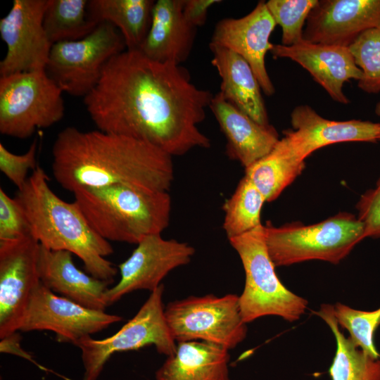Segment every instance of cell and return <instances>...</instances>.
I'll list each match as a JSON object with an SVG mask.
<instances>
[{"instance_id": "603a6c76", "label": "cell", "mask_w": 380, "mask_h": 380, "mask_svg": "<svg viewBox=\"0 0 380 380\" xmlns=\"http://www.w3.org/2000/svg\"><path fill=\"white\" fill-rule=\"evenodd\" d=\"M229 350L201 341L180 342L156 372V380H229Z\"/></svg>"}, {"instance_id": "cb8c5ba5", "label": "cell", "mask_w": 380, "mask_h": 380, "mask_svg": "<svg viewBox=\"0 0 380 380\" xmlns=\"http://www.w3.org/2000/svg\"><path fill=\"white\" fill-rule=\"evenodd\" d=\"M154 4L153 0H90L87 10L96 23L115 27L127 49L138 50L148 32Z\"/></svg>"}, {"instance_id": "52a82bcc", "label": "cell", "mask_w": 380, "mask_h": 380, "mask_svg": "<svg viewBox=\"0 0 380 380\" xmlns=\"http://www.w3.org/2000/svg\"><path fill=\"white\" fill-rule=\"evenodd\" d=\"M63 92L45 70L0 76V133L25 139L60 122Z\"/></svg>"}, {"instance_id": "8fae6325", "label": "cell", "mask_w": 380, "mask_h": 380, "mask_svg": "<svg viewBox=\"0 0 380 380\" xmlns=\"http://www.w3.org/2000/svg\"><path fill=\"white\" fill-rule=\"evenodd\" d=\"M122 319L120 316L77 304L40 282L32 291L18 331H51L58 341L75 345Z\"/></svg>"}, {"instance_id": "8992f818", "label": "cell", "mask_w": 380, "mask_h": 380, "mask_svg": "<svg viewBox=\"0 0 380 380\" xmlns=\"http://www.w3.org/2000/svg\"><path fill=\"white\" fill-rule=\"evenodd\" d=\"M229 241L245 272L243 291L239 296L241 317L249 323L261 317L278 316L290 322L305 313L308 302L289 291L279 280L268 253L264 225Z\"/></svg>"}, {"instance_id": "7c38bea8", "label": "cell", "mask_w": 380, "mask_h": 380, "mask_svg": "<svg viewBox=\"0 0 380 380\" xmlns=\"http://www.w3.org/2000/svg\"><path fill=\"white\" fill-rule=\"evenodd\" d=\"M40 243L29 236L0 241V338L18 331L30 296L41 282Z\"/></svg>"}, {"instance_id": "836d02e7", "label": "cell", "mask_w": 380, "mask_h": 380, "mask_svg": "<svg viewBox=\"0 0 380 380\" xmlns=\"http://www.w3.org/2000/svg\"><path fill=\"white\" fill-rule=\"evenodd\" d=\"M364 226L365 238L380 237V177L374 188L365 191L356 205Z\"/></svg>"}, {"instance_id": "1f68e13d", "label": "cell", "mask_w": 380, "mask_h": 380, "mask_svg": "<svg viewBox=\"0 0 380 380\" xmlns=\"http://www.w3.org/2000/svg\"><path fill=\"white\" fill-rule=\"evenodd\" d=\"M32 236L25 213L14 198L0 188V241L15 240Z\"/></svg>"}, {"instance_id": "484cf974", "label": "cell", "mask_w": 380, "mask_h": 380, "mask_svg": "<svg viewBox=\"0 0 380 380\" xmlns=\"http://www.w3.org/2000/svg\"><path fill=\"white\" fill-rule=\"evenodd\" d=\"M89 0H49L43 18L46 34L53 44L78 40L99 25L88 13Z\"/></svg>"}, {"instance_id": "30bf717a", "label": "cell", "mask_w": 380, "mask_h": 380, "mask_svg": "<svg viewBox=\"0 0 380 380\" xmlns=\"http://www.w3.org/2000/svg\"><path fill=\"white\" fill-rule=\"evenodd\" d=\"M163 291L164 286L160 284L151 292L134 317L113 335L99 340L90 336L75 344L81 350L84 368L82 380H96L115 353L138 350L151 345L167 356L175 353V340L165 315Z\"/></svg>"}, {"instance_id": "ac0fdd59", "label": "cell", "mask_w": 380, "mask_h": 380, "mask_svg": "<svg viewBox=\"0 0 380 380\" xmlns=\"http://www.w3.org/2000/svg\"><path fill=\"white\" fill-rule=\"evenodd\" d=\"M274 58H289L305 68L336 102L348 104L343 91L345 82L360 80L361 70L356 65L348 47L303 40L292 46L273 44Z\"/></svg>"}, {"instance_id": "7a4b0ae2", "label": "cell", "mask_w": 380, "mask_h": 380, "mask_svg": "<svg viewBox=\"0 0 380 380\" xmlns=\"http://www.w3.org/2000/svg\"><path fill=\"white\" fill-rule=\"evenodd\" d=\"M51 170L64 189L123 184L168 191L172 157L153 145L99 129L67 127L53 144Z\"/></svg>"}, {"instance_id": "4316f807", "label": "cell", "mask_w": 380, "mask_h": 380, "mask_svg": "<svg viewBox=\"0 0 380 380\" xmlns=\"http://www.w3.org/2000/svg\"><path fill=\"white\" fill-rule=\"evenodd\" d=\"M304 167L305 162L286 156L273 148L268 154L245 168V176L261 192L266 202H272L300 175Z\"/></svg>"}, {"instance_id": "ba28073f", "label": "cell", "mask_w": 380, "mask_h": 380, "mask_svg": "<svg viewBox=\"0 0 380 380\" xmlns=\"http://www.w3.org/2000/svg\"><path fill=\"white\" fill-rule=\"evenodd\" d=\"M126 49L120 31L109 23H100L84 38L53 44L45 70L63 92L84 97L110 60Z\"/></svg>"}, {"instance_id": "d590c367", "label": "cell", "mask_w": 380, "mask_h": 380, "mask_svg": "<svg viewBox=\"0 0 380 380\" xmlns=\"http://www.w3.org/2000/svg\"><path fill=\"white\" fill-rule=\"evenodd\" d=\"M375 113L377 115L380 116V102L376 105Z\"/></svg>"}, {"instance_id": "4fadbf2b", "label": "cell", "mask_w": 380, "mask_h": 380, "mask_svg": "<svg viewBox=\"0 0 380 380\" xmlns=\"http://www.w3.org/2000/svg\"><path fill=\"white\" fill-rule=\"evenodd\" d=\"M49 0H14L0 20V35L7 51L0 75L45 70L53 44L43 25Z\"/></svg>"}, {"instance_id": "e575fe53", "label": "cell", "mask_w": 380, "mask_h": 380, "mask_svg": "<svg viewBox=\"0 0 380 380\" xmlns=\"http://www.w3.org/2000/svg\"><path fill=\"white\" fill-rule=\"evenodd\" d=\"M220 0H184L183 13L186 20L195 27L205 24L208 10Z\"/></svg>"}, {"instance_id": "f1b7e54d", "label": "cell", "mask_w": 380, "mask_h": 380, "mask_svg": "<svg viewBox=\"0 0 380 380\" xmlns=\"http://www.w3.org/2000/svg\"><path fill=\"white\" fill-rule=\"evenodd\" d=\"M334 315L338 324L349 331V337L357 348L374 358H380L374 343V333L380 326V307L364 311L336 303Z\"/></svg>"}, {"instance_id": "4dcf8cb0", "label": "cell", "mask_w": 380, "mask_h": 380, "mask_svg": "<svg viewBox=\"0 0 380 380\" xmlns=\"http://www.w3.org/2000/svg\"><path fill=\"white\" fill-rule=\"evenodd\" d=\"M318 0H269L267 7L282 30L281 44L292 46L303 40V26Z\"/></svg>"}, {"instance_id": "f546056e", "label": "cell", "mask_w": 380, "mask_h": 380, "mask_svg": "<svg viewBox=\"0 0 380 380\" xmlns=\"http://www.w3.org/2000/svg\"><path fill=\"white\" fill-rule=\"evenodd\" d=\"M362 76L357 86L368 94L380 92V29L362 32L348 46Z\"/></svg>"}, {"instance_id": "2e32d148", "label": "cell", "mask_w": 380, "mask_h": 380, "mask_svg": "<svg viewBox=\"0 0 380 380\" xmlns=\"http://www.w3.org/2000/svg\"><path fill=\"white\" fill-rule=\"evenodd\" d=\"M276 25L266 2L260 1L242 18L218 21L210 42L229 49L246 61L267 96L275 92L265 66V56L273 46L270 38Z\"/></svg>"}, {"instance_id": "5b68a950", "label": "cell", "mask_w": 380, "mask_h": 380, "mask_svg": "<svg viewBox=\"0 0 380 380\" xmlns=\"http://www.w3.org/2000/svg\"><path fill=\"white\" fill-rule=\"evenodd\" d=\"M264 232L275 267L314 260L338 264L365 239L362 222L346 212L309 225L292 222L275 227L267 223Z\"/></svg>"}, {"instance_id": "7402d4cb", "label": "cell", "mask_w": 380, "mask_h": 380, "mask_svg": "<svg viewBox=\"0 0 380 380\" xmlns=\"http://www.w3.org/2000/svg\"><path fill=\"white\" fill-rule=\"evenodd\" d=\"M212 65L221 78L224 98L256 122L270 125L261 87L250 65L241 56L225 47L210 43Z\"/></svg>"}, {"instance_id": "d4e9b609", "label": "cell", "mask_w": 380, "mask_h": 380, "mask_svg": "<svg viewBox=\"0 0 380 380\" xmlns=\"http://www.w3.org/2000/svg\"><path fill=\"white\" fill-rule=\"evenodd\" d=\"M317 314L336 339V353L329 369L331 380H380V358L367 355L345 336L335 319L334 305L323 304Z\"/></svg>"}, {"instance_id": "44dd1931", "label": "cell", "mask_w": 380, "mask_h": 380, "mask_svg": "<svg viewBox=\"0 0 380 380\" xmlns=\"http://www.w3.org/2000/svg\"><path fill=\"white\" fill-rule=\"evenodd\" d=\"M184 0H158L151 25L138 49L148 58L176 65L185 61L192 50L197 28L183 13Z\"/></svg>"}, {"instance_id": "6da1fadb", "label": "cell", "mask_w": 380, "mask_h": 380, "mask_svg": "<svg viewBox=\"0 0 380 380\" xmlns=\"http://www.w3.org/2000/svg\"><path fill=\"white\" fill-rule=\"evenodd\" d=\"M213 96L179 65L126 49L107 63L84 103L99 130L148 142L173 157L210 146L198 125Z\"/></svg>"}, {"instance_id": "9a60e30c", "label": "cell", "mask_w": 380, "mask_h": 380, "mask_svg": "<svg viewBox=\"0 0 380 380\" xmlns=\"http://www.w3.org/2000/svg\"><path fill=\"white\" fill-rule=\"evenodd\" d=\"M194 253L189 243L165 239L161 234L144 237L119 265L120 279L106 294L108 306L134 291L156 290L170 272L189 263Z\"/></svg>"}, {"instance_id": "e0dca14e", "label": "cell", "mask_w": 380, "mask_h": 380, "mask_svg": "<svg viewBox=\"0 0 380 380\" xmlns=\"http://www.w3.org/2000/svg\"><path fill=\"white\" fill-rule=\"evenodd\" d=\"M380 29V0H318L303 39L348 47L362 32Z\"/></svg>"}, {"instance_id": "5bb4252c", "label": "cell", "mask_w": 380, "mask_h": 380, "mask_svg": "<svg viewBox=\"0 0 380 380\" xmlns=\"http://www.w3.org/2000/svg\"><path fill=\"white\" fill-rule=\"evenodd\" d=\"M293 130L284 132L274 148L282 154L305 162L314 151L341 142L380 141V123L324 118L308 105H299L291 113Z\"/></svg>"}, {"instance_id": "d6a6232c", "label": "cell", "mask_w": 380, "mask_h": 380, "mask_svg": "<svg viewBox=\"0 0 380 380\" xmlns=\"http://www.w3.org/2000/svg\"><path fill=\"white\" fill-rule=\"evenodd\" d=\"M37 146L38 141L35 139L26 153L18 155L13 153L0 143V170L18 190L25 186L28 172L37 167Z\"/></svg>"}, {"instance_id": "277c9868", "label": "cell", "mask_w": 380, "mask_h": 380, "mask_svg": "<svg viewBox=\"0 0 380 380\" xmlns=\"http://www.w3.org/2000/svg\"><path fill=\"white\" fill-rule=\"evenodd\" d=\"M74 202L93 229L108 241L137 244L168 226L172 201L168 191L116 184L83 188Z\"/></svg>"}, {"instance_id": "3957f363", "label": "cell", "mask_w": 380, "mask_h": 380, "mask_svg": "<svg viewBox=\"0 0 380 380\" xmlns=\"http://www.w3.org/2000/svg\"><path fill=\"white\" fill-rule=\"evenodd\" d=\"M15 198L40 245L76 255L89 274L113 283L118 270L106 258L113 252L110 242L93 229L74 201L66 202L52 191L42 167L32 171Z\"/></svg>"}, {"instance_id": "ffe728a7", "label": "cell", "mask_w": 380, "mask_h": 380, "mask_svg": "<svg viewBox=\"0 0 380 380\" xmlns=\"http://www.w3.org/2000/svg\"><path fill=\"white\" fill-rule=\"evenodd\" d=\"M70 252L40 245L38 270L41 283L49 290L85 308L105 311L110 281L86 274L75 265Z\"/></svg>"}, {"instance_id": "9c48e42d", "label": "cell", "mask_w": 380, "mask_h": 380, "mask_svg": "<svg viewBox=\"0 0 380 380\" xmlns=\"http://www.w3.org/2000/svg\"><path fill=\"white\" fill-rule=\"evenodd\" d=\"M165 315L178 343L201 341L229 350L241 343L247 334L236 294L189 296L170 303Z\"/></svg>"}, {"instance_id": "83f0119b", "label": "cell", "mask_w": 380, "mask_h": 380, "mask_svg": "<svg viewBox=\"0 0 380 380\" xmlns=\"http://www.w3.org/2000/svg\"><path fill=\"white\" fill-rule=\"evenodd\" d=\"M265 202L261 192L244 175L233 194L223 205L222 227L228 239L262 225L260 214Z\"/></svg>"}, {"instance_id": "d6986e66", "label": "cell", "mask_w": 380, "mask_h": 380, "mask_svg": "<svg viewBox=\"0 0 380 380\" xmlns=\"http://www.w3.org/2000/svg\"><path fill=\"white\" fill-rule=\"evenodd\" d=\"M209 108L226 138L227 156L239 161L244 168L268 154L279 140L272 125L256 122L220 92L213 96Z\"/></svg>"}]
</instances>
